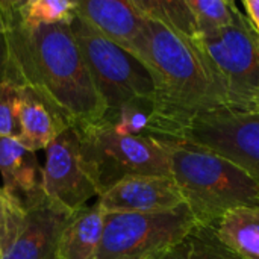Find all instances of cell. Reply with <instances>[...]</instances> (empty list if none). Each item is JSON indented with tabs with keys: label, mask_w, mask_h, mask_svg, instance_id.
Returning a JSON list of instances; mask_svg holds the SVG:
<instances>
[{
	"label": "cell",
	"mask_w": 259,
	"mask_h": 259,
	"mask_svg": "<svg viewBox=\"0 0 259 259\" xmlns=\"http://www.w3.org/2000/svg\"><path fill=\"white\" fill-rule=\"evenodd\" d=\"M0 12L23 87L44 97L71 126L102 123L108 108L94 85L70 21L26 29L18 20L15 0H0Z\"/></svg>",
	"instance_id": "obj_1"
},
{
	"label": "cell",
	"mask_w": 259,
	"mask_h": 259,
	"mask_svg": "<svg viewBox=\"0 0 259 259\" xmlns=\"http://www.w3.org/2000/svg\"><path fill=\"white\" fill-rule=\"evenodd\" d=\"M20 134L18 88L12 85H0V138L18 140Z\"/></svg>",
	"instance_id": "obj_21"
},
{
	"label": "cell",
	"mask_w": 259,
	"mask_h": 259,
	"mask_svg": "<svg viewBox=\"0 0 259 259\" xmlns=\"http://www.w3.org/2000/svg\"><path fill=\"white\" fill-rule=\"evenodd\" d=\"M97 205L106 214L162 212L185 205V200L171 178L131 176L106 190Z\"/></svg>",
	"instance_id": "obj_12"
},
{
	"label": "cell",
	"mask_w": 259,
	"mask_h": 259,
	"mask_svg": "<svg viewBox=\"0 0 259 259\" xmlns=\"http://www.w3.org/2000/svg\"><path fill=\"white\" fill-rule=\"evenodd\" d=\"M243 6L246 9V17L253 27V30L259 35V0H244Z\"/></svg>",
	"instance_id": "obj_23"
},
{
	"label": "cell",
	"mask_w": 259,
	"mask_h": 259,
	"mask_svg": "<svg viewBox=\"0 0 259 259\" xmlns=\"http://www.w3.org/2000/svg\"><path fill=\"white\" fill-rule=\"evenodd\" d=\"M9 205H11L9 197H8V196L3 193V190L0 188V229H2V226H3V223H5V219H6Z\"/></svg>",
	"instance_id": "obj_24"
},
{
	"label": "cell",
	"mask_w": 259,
	"mask_h": 259,
	"mask_svg": "<svg viewBox=\"0 0 259 259\" xmlns=\"http://www.w3.org/2000/svg\"><path fill=\"white\" fill-rule=\"evenodd\" d=\"M158 140L167 152L171 179L199 225L217 228L228 211L259 206L256 182L228 158L190 141Z\"/></svg>",
	"instance_id": "obj_3"
},
{
	"label": "cell",
	"mask_w": 259,
	"mask_h": 259,
	"mask_svg": "<svg viewBox=\"0 0 259 259\" xmlns=\"http://www.w3.org/2000/svg\"><path fill=\"white\" fill-rule=\"evenodd\" d=\"M70 26L94 85L108 108L105 118L131 102H153L152 76L135 56L106 39L77 14Z\"/></svg>",
	"instance_id": "obj_6"
},
{
	"label": "cell",
	"mask_w": 259,
	"mask_h": 259,
	"mask_svg": "<svg viewBox=\"0 0 259 259\" xmlns=\"http://www.w3.org/2000/svg\"><path fill=\"white\" fill-rule=\"evenodd\" d=\"M42 185L49 199L73 214L85 208L90 199L99 197L82 155L79 132L74 126L67 127L47 146Z\"/></svg>",
	"instance_id": "obj_10"
},
{
	"label": "cell",
	"mask_w": 259,
	"mask_h": 259,
	"mask_svg": "<svg viewBox=\"0 0 259 259\" xmlns=\"http://www.w3.org/2000/svg\"><path fill=\"white\" fill-rule=\"evenodd\" d=\"M197 225L187 205L162 212H109L96 259H144L161 255Z\"/></svg>",
	"instance_id": "obj_7"
},
{
	"label": "cell",
	"mask_w": 259,
	"mask_h": 259,
	"mask_svg": "<svg viewBox=\"0 0 259 259\" xmlns=\"http://www.w3.org/2000/svg\"><path fill=\"white\" fill-rule=\"evenodd\" d=\"M76 14L106 39L138 59L147 18L132 0H76Z\"/></svg>",
	"instance_id": "obj_11"
},
{
	"label": "cell",
	"mask_w": 259,
	"mask_h": 259,
	"mask_svg": "<svg viewBox=\"0 0 259 259\" xmlns=\"http://www.w3.org/2000/svg\"><path fill=\"white\" fill-rule=\"evenodd\" d=\"M18 141L30 152L46 150L47 146L71 123L32 88H18Z\"/></svg>",
	"instance_id": "obj_14"
},
{
	"label": "cell",
	"mask_w": 259,
	"mask_h": 259,
	"mask_svg": "<svg viewBox=\"0 0 259 259\" xmlns=\"http://www.w3.org/2000/svg\"><path fill=\"white\" fill-rule=\"evenodd\" d=\"M178 140L206 147L241 167L259 187V112L219 109L194 118Z\"/></svg>",
	"instance_id": "obj_9"
},
{
	"label": "cell",
	"mask_w": 259,
	"mask_h": 259,
	"mask_svg": "<svg viewBox=\"0 0 259 259\" xmlns=\"http://www.w3.org/2000/svg\"><path fill=\"white\" fill-rule=\"evenodd\" d=\"M0 173L3 193L20 206L33 205L46 197L42 167L35 152L15 138H0Z\"/></svg>",
	"instance_id": "obj_13"
},
{
	"label": "cell",
	"mask_w": 259,
	"mask_h": 259,
	"mask_svg": "<svg viewBox=\"0 0 259 259\" xmlns=\"http://www.w3.org/2000/svg\"><path fill=\"white\" fill-rule=\"evenodd\" d=\"M106 212L96 203L73 214L64 228L55 259H96L105 225Z\"/></svg>",
	"instance_id": "obj_15"
},
{
	"label": "cell",
	"mask_w": 259,
	"mask_h": 259,
	"mask_svg": "<svg viewBox=\"0 0 259 259\" xmlns=\"http://www.w3.org/2000/svg\"><path fill=\"white\" fill-rule=\"evenodd\" d=\"M140 12L164 26L191 38L199 39V30L187 0H132Z\"/></svg>",
	"instance_id": "obj_18"
},
{
	"label": "cell",
	"mask_w": 259,
	"mask_h": 259,
	"mask_svg": "<svg viewBox=\"0 0 259 259\" xmlns=\"http://www.w3.org/2000/svg\"><path fill=\"white\" fill-rule=\"evenodd\" d=\"M158 259H241L229 250L217 235L215 228L196 225L176 244L164 250Z\"/></svg>",
	"instance_id": "obj_17"
},
{
	"label": "cell",
	"mask_w": 259,
	"mask_h": 259,
	"mask_svg": "<svg viewBox=\"0 0 259 259\" xmlns=\"http://www.w3.org/2000/svg\"><path fill=\"white\" fill-rule=\"evenodd\" d=\"M76 129L80 137L82 155L99 197L124 178H171L167 152L158 138L120 135L105 123Z\"/></svg>",
	"instance_id": "obj_5"
},
{
	"label": "cell",
	"mask_w": 259,
	"mask_h": 259,
	"mask_svg": "<svg viewBox=\"0 0 259 259\" xmlns=\"http://www.w3.org/2000/svg\"><path fill=\"white\" fill-rule=\"evenodd\" d=\"M17 15L26 29L71 21L76 0H15Z\"/></svg>",
	"instance_id": "obj_19"
},
{
	"label": "cell",
	"mask_w": 259,
	"mask_h": 259,
	"mask_svg": "<svg viewBox=\"0 0 259 259\" xmlns=\"http://www.w3.org/2000/svg\"><path fill=\"white\" fill-rule=\"evenodd\" d=\"M71 217L73 212L47 194L24 208L11 200L0 229V259H55L59 237Z\"/></svg>",
	"instance_id": "obj_8"
},
{
	"label": "cell",
	"mask_w": 259,
	"mask_h": 259,
	"mask_svg": "<svg viewBox=\"0 0 259 259\" xmlns=\"http://www.w3.org/2000/svg\"><path fill=\"white\" fill-rule=\"evenodd\" d=\"M197 44L222 93L225 109L259 112V46L247 17L238 9L229 27L200 36Z\"/></svg>",
	"instance_id": "obj_4"
},
{
	"label": "cell",
	"mask_w": 259,
	"mask_h": 259,
	"mask_svg": "<svg viewBox=\"0 0 259 259\" xmlns=\"http://www.w3.org/2000/svg\"><path fill=\"white\" fill-rule=\"evenodd\" d=\"M159 258V255H156V256H150V258H144V259H158Z\"/></svg>",
	"instance_id": "obj_25"
},
{
	"label": "cell",
	"mask_w": 259,
	"mask_h": 259,
	"mask_svg": "<svg viewBox=\"0 0 259 259\" xmlns=\"http://www.w3.org/2000/svg\"><path fill=\"white\" fill-rule=\"evenodd\" d=\"M138 61L150 73L155 87L150 137L178 140L194 118L225 109L197 39L147 18Z\"/></svg>",
	"instance_id": "obj_2"
},
{
	"label": "cell",
	"mask_w": 259,
	"mask_h": 259,
	"mask_svg": "<svg viewBox=\"0 0 259 259\" xmlns=\"http://www.w3.org/2000/svg\"><path fill=\"white\" fill-rule=\"evenodd\" d=\"M255 33H256V32H255ZM256 41H258V46H259V35H258V33H256Z\"/></svg>",
	"instance_id": "obj_26"
},
{
	"label": "cell",
	"mask_w": 259,
	"mask_h": 259,
	"mask_svg": "<svg viewBox=\"0 0 259 259\" xmlns=\"http://www.w3.org/2000/svg\"><path fill=\"white\" fill-rule=\"evenodd\" d=\"M0 85H12L15 88H21L20 73L12 58V50L8 39V32L5 27V21L0 12Z\"/></svg>",
	"instance_id": "obj_22"
},
{
	"label": "cell",
	"mask_w": 259,
	"mask_h": 259,
	"mask_svg": "<svg viewBox=\"0 0 259 259\" xmlns=\"http://www.w3.org/2000/svg\"><path fill=\"white\" fill-rule=\"evenodd\" d=\"M187 5L194 15L199 38L229 27L238 12L237 5L229 0H187Z\"/></svg>",
	"instance_id": "obj_20"
},
{
	"label": "cell",
	"mask_w": 259,
	"mask_h": 259,
	"mask_svg": "<svg viewBox=\"0 0 259 259\" xmlns=\"http://www.w3.org/2000/svg\"><path fill=\"white\" fill-rule=\"evenodd\" d=\"M215 231L222 243L241 259H259V206L228 211Z\"/></svg>",
	"instance_id": "obj_16"
}]
</instances>
